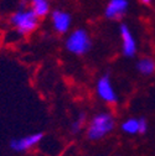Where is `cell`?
Masks as SVG:
<instances>
[{"mask_svg":"<svg viewBox=\"0 0 155 156\" xmlns=\"http://www.w3.org/2000/svg\"><path fill=\"white\" fill-rule=\"evenodd\" d=\"M114 128V120L112 115L108 113L97 114L92 119L89 128L87 130V136L89 140H98L108 133H110Z\"/></svg>","mask_w":155,"mask_h":156,"instance_id":"obj_1","label":"cell"},{"mask_svg":"<svg viewBox=\"0 0 155 156\" xmlns=\"http://www.w3.org/2000/svg\"><path fill=\"white\" fill-rule=\"evenodd\" d=\"M11 23L17 29L21 35H25L34 31L37 27L38 20H37V15L32 10H30V11H17L16 14H14L11 17Z\"/></svg>","mask_w":155,"mask_h":156,"instance_id":"obj_2","label":"cell"},{"mask_svg":"<svg viewBox=\"0 0 155 156\" xmlns=\"http://www.w3.org/2000/svg\"><path fill=\"white\" fill-rule=\"evenodd\" d=\"M66 47L74 55H83L91 48V41L85 30H76L66 41Z\"/></svg>","mask_w":155,"mask_h":156,"instance_id":"obj_3","label":"cell"},{"mask_svg":"<svg viewBox=\"0 0 155 156\" xmlns=\"http://www.w3.org/2000/svg\"><path fill=\"white\" fill-rule=\"evenodd\" d=\"M97 92H98V95L103 101H106L108 103L117 102V94H115V92L112 87L108 74H104L98 81V83H97Z\"/></svg>","mask_w":155,"mask_h":156,"instance_id":"obj_4","label":"cell"},{"mask_svg":"<svg viewBox=\"0 0 155 156\" xmlns=\"http://www.w3.org/2000/svg\"><path fill=\"white\" fill-rule=\"evenodd\" d=\"M42 136L44 135L41 133H36V134L27 135L21 139H13L10 141V147L15 151H25L40 143L42 140Z\"/></svg>","mask_w":155,"mask_h":156,"instance_id":"obj_5","label":"cell"},{"mask_svg":"<svg viewBox=\"0 0 155 156\" xmlns=\"http://www.w3.org/2000/svg\"><path fill=\"white\" fill-rule=\"evenodd\" d=\"M119 31H121V37L123 41V53L127 57H133L135 52H137V44H135L133 34L130 32L127 25H122Z\"/></svg>","mask_w":155,"mask_h":156,"instance_id":"obj_6","label":"cell"},{"mask_svg":"<svg viewBox=\"0 0 155 156\" xmlns=\"http://www.w3.org/2000/svg\"><path fill=\"white\" fill-rule=\"evenodd\" d=\"M128 9V2L127 0H110L106 8V16L108 19L117 20L121 19Z\"/></svg>","mask_w":155,"mask_h":156,"instance_id":"obj_7","label":"cell"},{"mask_svg":"<svg viewBox=\"0 0 155 156\" xmlns=\"http://www.w3.org/2000/svg\"><path fill=\"white\" fill-rule=\"evenodd\" d=\"M52 23L59 32H66L71 25V16L63 11H53L52 12Z\"/></svg>","mask_w":155,"mask_h":156,"instance_id":"obj_8","label":"cell"},{"mask_svg":"<svg viewBox=\"0 0 155 156\" xmlns=\"http://www.w3.org/2000/svg\"><path fill=\"white\" fill-rule=\"evenodd\" d=\"M31 5H32V11L37 15V17H42L47 15L49 9H50L47 0H32Z\"/></svg>","mask_w":155,"mask_h":156,"instance_id":"obj_9","label":"cell"},{"mask_svg":"<svg viewBox=\"0 0 155 156\" xmlns=\"http://www.w3.org/2000/svg\"><path fill=\"white\" fill-rule=\"evenodd\" d=\"M137 68L140 73L149 76V74H153L155 71V62L151 60V58H142V60L137 63Z\"/></svg>","mask_w":155,"mask_h":156,"instance_id":"obj_10","label":"cell"},{"mask_svg":"<svg viewBox=\"0 0 155 156\" xmlns=\"http://www.w3.org/2000/svg\"><path fill=\"white\" fill-rule=\"evenodd\" d=\"M122 130L125 131V133H128V134H135V133H138V130H139V123H138V120L134 119V118L125 120L122 124Z\"/></svg>","mask_w":155,"mask_h":156,"instance_id":"obj_11","label":"cell"},{"mask_svg":"<svg viewBox=\"0 0 155 156\" xmlns=\"http://www.w3.org/2000/svg\"><path fill=\"white\" fill-rule=\"evenodd\" d=\"M83 122H85V114H81L80 118L72 124V131H73V133H78L80 129H81L82 125H83Z\"/></svg>","mask_w":155,"mask_h":156,"instance_id":"obj_12","label":"cell"},{"mask_svg":"<svg viewBox=\"0 0 155 156\" xmlns=\"http://www.w3.org/2000/svg\"><path fill=\"white\" fill-rule=\"evenodd\" d=\"M138 123H139V130H138V133L144 134L148 130V123H146V120L144 118H142V119L138 120Z\"/></svg>","mask_w":155,"mask_h":156,"instance_id":"obj_13","label":"cell"},{"mask_svg":"<svg viewBox=\"0 0 155 156\" xmlns=\"http://www.w3.org/2000/svg\"><path fill=\"white\" fill-rule=\"evenodd\" d=\"M142 2L144 3V4H149V3H151L153 0H142Z\"/></svg>","mask_w":155,"mask_h":156,"instance_id":"obj_14","label":"cell"}]
</instances>
